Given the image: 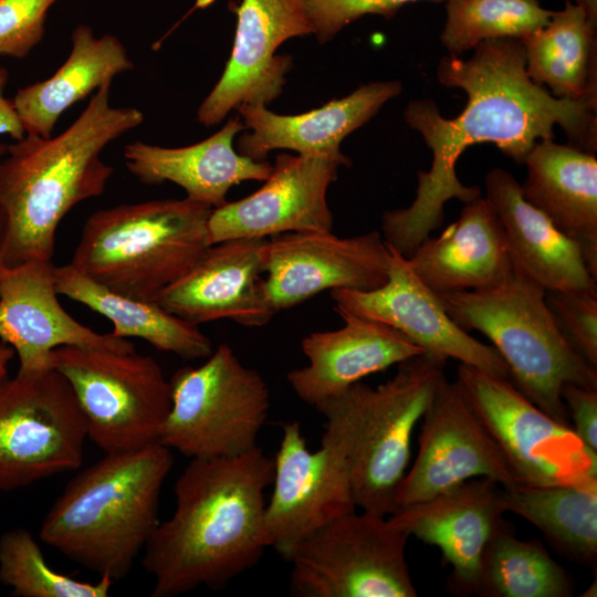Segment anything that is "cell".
Here are the masks:
<instances>
[{
  "label": "cell",
  "instance_id": "1",
  "mask_svg": "<svg viewBox=\"0 0 597 597\" xmlns=\"http://www.w3.org/2000/svg\"><path fill=\"white\" fill-rule=\"evenodd\" d=\"M437 78L462 90L468 100L454 118L442 116L428 98L410 101L404 112L432 155L430 169L417 174L410 206L381 218L386 243L405 258L442 224L450 199L467 203L482 196L480 187L464 186L457 177L455 165L468 147L492 143L520 165L538 140L554 138L558 125L568 145L595 155L597 150V103L558 98L533 82L519 39L481 42L468 60L442 56Z\"/></svg>",
  "mask_w": 597,
  "mask_h": 597
},
{
  "label": "cell",
  "instance_id": "2",
  "mask_svg": "<svg viewBox=\"0 0 597 597\" xmlns=\"http://www.w3.org/2000/svg\"><path fill=\"white\" fill-rule=\"evenodd\" d=\"M274 461L259 447L233 457L190 459L175 484L176 507L159 522L142 565L153 597L224 588L254 567L268 544L264 491Z\"/></svg>",
  "mask_w": 597,
  "mask_h": 597
},
{
  "label": "cell",
  "instance_id": "3",
  "mask_svg": "<svg viewBox=\"0 0 597 597\" xmlns=\"http://www.w3.org/2000/svg\"><path fill=\"white\" fill-rule=\"evenodd\" d=\"M105 82L61 134H27L0 158V212L4 223L0 265L52 261L56 230L77 203L101 196L114 169L104 148L144 122L136 107L109 103Z\"/></svg>",
  "mask_w": 597,
  "mask_h": 597
},
{
  "label": "cell",
  "instance_id": "4",
  "mask_svg": "<svg viewBox=\"0 0 597 597\" xmlns=\"http://www.w3.org/2000/svg\"><path fill=\"white\" fill-rule=\"evenodd\" d=\"M172 465L159 442L105 453L65 485L42 521L41 541L100 577L123 579L160 522Z\"/></svg>",
  "mask_w": 597,
  "mask_h": 597
},
{
  "label": "cell",
  "instance_id": "5",
  "mask_svg": "<svg viewBox=\"0 0 597 597\" xmlns=\"http://www.w3.org/2000/svg\"><path fill=\"white\" fill-rule=\"evenodd\" d=\"M446 362L422 354L398 364L386 383L362 381L315 409L325 417L322 440L343 453L356 506L388 516L410 461L411 437L444 375Z\"/></svg>",
  "mask_w": 597,
  "mask_h": 597
},
{
  "label": "cell",
  "instance_id": "6",
  "mask_svg": "<svg viewBox=\"0 0 597 597\" xmlns=\"http://www.w3.org/2000/svg\"><path fill=\"white\" fill-rule=\"evenodd\" d=\"M212 209L188 197L101 209L85 221L70 264L116 293L155 301L210 245Z\"/></svg>",
  "mask_w": 597,
  "mask_h": 597
},
{
  "label": "cell",
  "instance_id": "7",
  "mask_svg": "<svg viewBox=\"0 0 597 597\" xmlns=\"http://www.w3.org/2000/svg\"><path fill=\"white\" fill-rule=\"evenodd\" d=\"M545 290L514 272L503 284L438 294L451 320L479 331L503 358L511 383L535 406L570 426L561 390L566 384L597 389V369L586 363L557 327Z\"/></svg>",
  "mask_w": 597,
  "mask_h": 597
},
{
  "label": "cell",
  "instance_id": "8",
  "mask_svg": "<svg viewBox=\"0 0 597 597\" xmlns=\"http://www.w3.org/2000/svg\"><path fill=\"white\" fill-rule=\"evenodd\" d=\"M50 367L69 383L84 415L87 439L104 453L159 442L171 391L151 356L67 345L52 350Z\"/></svg>",
  "mask_w": 597,
  "mask_h": 597
},
{
  "label": "cell",
  "instance_id": "9",
  "mask_svg": "<svg viewBox=\"0 0 597 597\" xmlns=\"http://www.w3.org/2000/svg\"><path fill=\"white\" fill-rule=\"evenodd\" d=\"M171 406L159 443L190 459L233 457L256 447L271 406L264 378L221 344L198 367L169 379Z\"/></svg>",
  "mask_w": 597,
  "mask_h": 597
},
{
  "label": "cell",
  "instance_id": "10",
  "mask_svg": "<svg viewBox=\"0 0 597 597\" xmlns=\"http://www.w3.org/2000/svg\"><path fill=\"white\" fill-rule=\"evenodd\" d=\"M408 538L387 516L345 513L293 549L290 590L298 597H417Z\"/></svg>",
  "mask_w": 597,
  "mask_h": 597
},
{
  "label": "cell",
  "instance_id": "11",
  "mask_svg": "<svg viewBox=\"0 0 597 597\" xmlns=\"http://www.w3.org/2000/svg\"><path fill=\"white\" fill-rule=\"evenodd\" d=\"M454 381L500 448L517 485L597 480V453L570 426L541 410L510 379L459 363Z\"/></svg>",
  "mask_w": 597,
  "mask_h": 597
},
{
  "label": "cell",
  "instance_id": "12",
  "mask_svg": "<svg viewBox=\"0 0 597 597\" xmlns=\"http://www.w3.org/2000/svg\"><path fill=\"white\" fill-rule=\"evenodd\" d=\"M86 439L84 415L55 369L0 379V490L77 470Z\"/></svg>",
  "mask_w": 597,
  "mask_h": 597
},
{
  "label": "cell",
  "instance_id": "13",
  "mask_svg": "<svg viewBox=\"0 0 597 597\" xmlns=\"http://www.w3.org/2000/svg\"><path fill=\"white\" fill-rule=\"evenodd\" d=\"M264 297L276 314L333 290L371 291L388 279L390 250L370 231L341 238L327 232H289L263 245Z\"/></svg>",
  "mask_w": 597,
  "mask_h": 597
},
{
  "label": "cell",
  "instance_id": "14",
  "mask_svg": "<svg viewBox=\"0 0 597 597\" xmlns=\"http://www.w3.org/2000/svg\"><path fill=\"white\" fill-rule=\"evenodd\" d=\"M418 454L395 493L397 509L428 500L460 483L489 478L517 485L500 448L461 394L444 376L422 416Z\"/></svg>",
  "mask_w": 597,
  "mask_h": 597
},
{
  "label": "cell",
  "instance_id": "15",
  "mask_svg": "<svg viewBox=\"0 0 597 597\" xmlns=\"http://www.w3.org/2000/svg\"><path fill=\"white\" fill-rule=\"evenodd\" d=\"M273 461L264 535L268 548L287 561L302 541L357 506L342 451L325 440L318 450H310L298 421L282 426Z\"/></svg>",
  "mask_w": 597,
  "mask_h": 597
},
{
  "label": "cell",
  "instance_id": "16",
  "mask_svg": "<svg viewBox=\"0 0 597 597\" xmlns=\"http://www.w3.org/2000/svg\"><path fill=\"white\" fill-rule=\"evenodd\" d=\"M350 165L345 155H277L260 189L212 209L208 221L210 244L289 232L332 231L327 189L337 179L338 169Z\"/></svg>",
  "mask_w": 597,
  "mask_h": 597
},
{
  "label": "cell",
  "instance_id": "17",
  "mask_svg": "<svg viewBox=\"0 0 597 597\" xmlns=\"http://www.w3.org/2000/svg\"><path fill=\"white\" fill-rule=\"evenodd\" d=\"M389 250L388 279L381 286L371 291H331L336 313L384 323L420 346L425 354L446 363L453 358L509 379L507 367L496 349L459 327L438 294L413 273L407 258L391 247Z\"/></svg>",
  "mask_w": 597,
  "mask_h": 597
},
{
  "label": "cell",
  "instance_id": "18",
  "mask_svg": "<svg viewBox=\"0 0 597 597\" xmlns=\"http://www.w3.org/2000/svg\"><path fill=\"white\" fill-rule=\"evenodd\" d=\"M237 17L230 59L198 109V121L206 126L241 105H266L279 97L292 57L275 54L276 49L291 38L313 33L302 0H242Z\"/></svg>",
  "mask_w": 597,
  "mask_h": 597
},
{
  "label": "cell",
  "instance_id": "19",
  "mask_svg": "<svg viewBox=\"0 0 597 597\" xmlns=\"http://www.w3.org/2000/svg\"><path fill=\"white\" fill-rule=\"evenodd\" d=\"M52 261L0 265V341L19 358V375L50 368L53 349L91 346L135 350L127 339L101 334L76 321L61 305Z\"/></svg>",
  "mask_w": 597,
  "mask_h": 597
},
{
  "label": "cell",
  "instance_id": "20",
  "mask_svg": "<svg viewBox=\"0 0 597 597\" xmlns=\"http://www.w3.org/2000/svg\"><path fill=\"white\" fill-rule=\"evenodd\" d=\"M265 240L247 238L210 244L155 302L197 326L217 320H232L247 327L264 326L275 315L260 277L264 273Z\"/></svg>",
  "mask_w": 597,
  "mask_h": 597
},
{
  "label": "cell",
  "instance_id": "21",
  "mask_svg": "<svg viewBox=\"0 0 597 597\" xmlns=\"http://www.w3.org/2000/svg\"><path fill=\"white\" fill-rule=\"evenodd\" d=\"M502 486L489 478L460 483L388 515L401 531L437 546L451 565L448 589L473 595L482 553L503 520Z\"/></svg>",
  "mask_w": 597,
  "mask_h": 597
},
{
  "label": "cell",
  "instance_id": "22",
  "mask_svg": "<svg viewBox=\"0 0 597 597\" xmlns=\"http://www.w3.org/2000/svg\"><path fill=\"white\" fill-rule=\"evenodd\" d=\"M337 314L344 326L306 335L301 346L308 364L286 376L295 395L313 407L368 375L425 354L391 326L353 314Z\"/></svg>",
  "mask_w": 597,
  "mask_h": 597
},
{
  "label": "cell",
  "instance_id": "23",
  "mask_svg": "<svg viewBox=\"0 0 597 597\" xmlns=\"http://www.w3.org/2000/svg\"><path fill=\"white\" fill-rule=\"evenodd\" d=\"M407 261L436 294L495 287L515 272L501 221L482 196L464 203L459 218L426 238Z\"/></svg>",
  "mask_w": 597,
  "mask_h": 597
},
{
  "label": "cell",
  "instance_id": "24",
  "mask_svg": "<svg viewBox=\"0 0 597 597\" xmlns=\"http://www.w3.org/2000/svg\"><path fill=\"white\" fill-rule=\"evenodd\" d=\"M401 90L399 81L371 82L344 98L298 115H279L263 104L241 105L238 111L251 132L238 139V153L255 161L265 160L275 149L342 156L343 139L371 119Z\"/></svg>",
  "mask_w": 597,
  "mask_h": 597
},
{
  "label": "cell",
  "instance_id": "25",
  "mask_svg": "<svg viewBox=\"0 0 597 597\" xmlns=\"http://www.w3.org/2000/svg\"><path fill=\"white\" fill-rule=\"evenodd\" d=\"M486 199L503 227L514 271L545 291L597 290L578 244L522 196L515 177L492 168L484 178Z\"/></svg>",
  "mask_w": 597,
  "mask_h": 597
},
{
  "label": "cell",
  "instance_id": "26",
  "mask_svg": "<svg viewBox=\"0 0 597 597\" xmlns=\"http://www.w3.org/2000/svg\"><path fill=\"white\" fill-rule=\"evenodd\" d=\"M244 128L243 122L233 117L207 139L178 148L136 140L124 148L125 166L145 185L170 181L188 198L218 208L227 202L231 187L245 180L264 181L272 170L270 163L255 161L233 149L234 136Z\"/></svg>",
  "mask_w": 597,
  "mask_h": 597
},
{
  "label": "cell",
  "instance_id": "27",
  "mask_svg": "<svg viewBox=\"0 0 597 597\" xmlns=\"http://www.w3.org/2000/svg\"><path fill=\"white\" fill-rule=\"evenodd\" d=\"M523 198L575 241L597 279V158L553 139L538 140L524 159Z\"/></svg>",
  "mask_w": 597,
  "mask_h": 597
},
{
  "label": "cell",
  "instance_id": "28",
  "mask_svg": "<svg viewBox=\"0 0 597 597\" xmlns=\"http://www.w3.org/2000/svg\"><path fill=\"white\" fill-rule=\"evenodd\" d=\"M71 42L67 59L52 76L20 88L12 98L27 134L51 137L73 104L134 69L125 45L113 34L96 36L91 27L78 24Z\"/></svg>",
  "mask_w": 597,
  "mask_h": 597
},
{
  "label": "cell",
  "instance_id": "29",
  "mask_svg": "<svg viewBox=\"0 0 597 597\" xmlns=\"http://www.w3.org/2000/svg\"><path fill=\"white\" fill-rule=\"evenodd\" d=\"M59 295L78 302L113 323L117 338L136 337L154 348L186 360L207 358L213 352L211 339L193 325L165 310L155 301H143L116 293L88 279L70 263L54 268Z\"/></svg>",
  "mask_w": 597,
  "mask_h": 597
},
{
  "label": "cell",
  "instance_id": "30",
  "mask_svg": "<svg viewBox=\"0 0 597 597\" xmlns=\"http://www.w3.org/2000/svg\"><path fill=\"white\" fill-rule=\"evenodd\" d=\"M527 75L558 97L597 103V24L566 0L546 25L521 40Z\"/></svg>",
  "mask_w": 597,
  "mask_h": 597
},
{
  "label": "cell",
  "instance_id": "31",
  "mask_svg": "<svg viewBox=\"0 0 597 597\" xmlns=\"http://www.w3.org/2000/svg\"><path fill=\"white\" fill-rule=\"evenodd\" d=\"M505 512L535 525L561 554L595 568L597 561V480L579 484L502 488Z\"/></svg>",
  "mask_w": 597,
  "mask_h": 597
},
{
  "label": "cell",
  "instance_id": "32",
  "mask_svg": "<svg viewBox=\"0 0 597 597\" xmlns=\"http://www.w3.org/2000/svg\"><path fill=\"white\" fill-rule=\"evenodd\" d=\"M568 573L537 540L522 541L502 520L481 556L473 595L483 597H569Z\"/></svg>",
  "mask_w": 597,
  "mask_h": 597
},
{
  "label": "cell",
  "instance_id": "33",
  "mask_svg": "<svg viewBox=\"0 0 597 597\" xmlns=\"http://www.w3.org/2000/svg\"><path fill=\"white\" fill-rule=\"evenodd\" d=\"M440 42L460 56L479 43L522 40L547 24L553 13L537 0H447Z\"/></svg>",
  "mask_w": 597,
  "mask_h": 597
},
{
  "label": "cell",
  "instance_id": "34",
  "mask_svg": "<svg viewBox=\"0 0 597 597\" xmlns=\"http://www.w3.org/2000/svg\"><path fill=\"white\" fill-rule=\"evenodd\" d=\"M0 583L15 597H106L114 582H83L54 570L33 535L23 527L0 536Z\"/></svg>",
  "mask_w": 597,
  "mask_h": 597
},
{
  "label": "cell",
  "instance_id": "35",
  "mask_svg": "<svg viewBox=\"0 0 597 597\" xmlns=\"http://www.w3.org/2000/svg\"><path fill=\"white\" fill-rule=\"evenodd\" d=\"M545 301L569 345L597 369V290L546 291Z\"/></svg>",
  "mask_w": 597,
  "mask_h": 597
},
{
  "label": "cell",
  "instance_id": "36",
  "mask_svg": "<svg viewBox=\"0 0 597 597\" xmlns=\"http://www.w3.org/2000/svg\"><path fill=\"white\" fill-rule=\"evenodd\" d=\"M57 0H0V56L25 57L45 32L49 10Z\"/></svg>",
  "mask_w": 597,
  "mask_h": 597
},
{
  "label": "cell",
  "instance_id": "37",
  "mask_svg": "<svg viewBox=\"0 0 597 597\" xmlns=\"http://www.w3.org/2000/svg\"><path fill=\"white\" fill-rule=\"evenodd\" d=\"M313 34L321 43L332 40L349 23L368 14L391 18L404 6L421 0H302ZM447 1V0H427Z\"/></svg>",
  "mask_w": 597,
  "mask_h": 597
},
{
  "label": "cell",
  "instance_id": "38",
  "mask_svg": "<svg viewBox=\"0 0 597 597\" xmlns=\"http://www.w3.org/2000/svg\"><path fill=\"white\" fill-rule=\"evenodd\" d=\"M561 397L573 420V430L589 450L597 453V389L566 384Z\"/></svg>",
  "mask_w": 597,
  "mask_h": 597
},
{
  "label": "cell",
  "instance_id": "39",
  "mask_svg": "<svg viewBox=\"0 0 597 597\" xmlns=\"http://www.w3.org/2000/svg\"><path fill=\"white\" fill-rule=\"evenodd\" d=\"M8 80V71L0 66V135H9L15 142L24 138L27 133L13 101L4 95Z\"/></svg>",
  "mask_w": 597,
  "mask_h": 597
},
{
  "label": "cell",
  "instance_id": "40",
  "mask_svg": "<svg viewBox=\"0 0 597 597\" xmlns=\"http://www.w3.org/2000/svg\"><path fill=\"white\" fill-rule=\"evenodd\" d=\"M14 354L9 345L0 342V379L8 376V367Z\"/></svg>",
  "mask_w": 597,
  "mask_h": 597
},
{
  "label": "cell",
  "instance_id": "41",
  "mask_svg": "<svg viewBox=\"0 0 597 597\" xmlns=\"http://www.w3.org/2000/svg\"><path fill=\"white\" fill-rule=\"evenodd\" d=\"M584 9L591 22L597 24V0H569Z\"/></svg>",
  "mask_w": 597,
  "mask_h": 597
},
{
  "label": "cell",
  "instance_id": "42",
  "mask_svg": "<svg viewBox=\"0 0 597 597\" xmlns=\"http://www.w3.org/2000/svg\"><path fill=\"white\" fill-rule=\"evenodd\" d=\"M7 146L8 145L0 143V158L6 153ZM3 238H4V223H3L2 214L0 212V254H1L2 245H3Z\"/></svg>",
  "mask_w": 597,
  "mask_h": 597
},
{
  "label": "cell",
  "instance_id": "43",
  "mask_svg": "<svg viewBox=\"0 0 597 597\" xmlns=\"http://www.w3.org/2000/svg\"><path fill=\"white\" fill-rule=\"evenodd\" d=\"M582 596H596V580L590 585V587Z\"/></svg>",
  "mask_w": 597,
  "mask_h": 597
}]
</instances>
